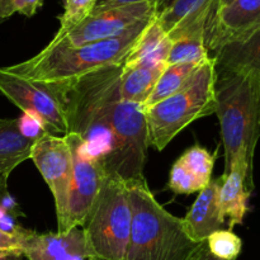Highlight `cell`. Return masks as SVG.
I'll return each mask as SVG.
<instances>
[{"instance_id": "14", "label": "cell", "mask_w": 260, "mask_h": 260, "mask_svg": "<svg viewBox=\"0 0 260 260\" xmlns=\"http://www.w3.org/2000/svg\"><path fill=\"white\" fill-rule=\"evenodd\" d=\"M222 183V175L198 193L194 203L183 218L188 235L196 243H203L215 231L221 230L225 221L221 218L217 205V194Z\"/></svg>"}, {"instance_id": "22", "label": "cell", "mask_w": 260, "mask_h": 260, "mask_svg": "<svg viewBox=\"0 0 260 260\" xmlns=\"http://www.w3.org/2000/svg\"><path fill=\"white\" fill-rule=\"evenodd\" d=\"M96 0H62L63 13L58 17L60 28L48 45L60 42L70 30L83 23L94 10Z\"/></svg>"}, {"instance_id": "30", "label": "cell", "mask_w": 260, "mask_h": 260, "mask_svg": "<svg viewBox=\"0 0 260 260\" xmlns=\"http://www.w3.org/2000/svg\"><path fill=\"white\" fill-rule=\"evenodd\" d=\"M8 179H9V175H0V202L4 200L5 196L9 194V192H8Z\"/></svg>"}, {"instance_id": "27", "label": "cell", "mask_w": 260, "mask_h": 260, "mask_svg": "<svg viewBox=\"0 0 260 260\" xmlns=\"http://www.w3.org/2000/svg\"><path fill=\"white\" fill-rule=\"evenodd\" d=\"M18 127H19L20 134L27 139L36 141L45 134V127L41 123L38 118L35 116H30L28 113H23V116L18 119Z\"/></svg>"}, {"instance_id": "26", "label": "cell", "mask_w": 260, "mask_h": 260, "mask_svg": "<svg viewBox=\"0 0 260 260\" xmlns=\"http://www.w3.org/2000/svg\"><path fill=\"white\" fill-rule=\"evenodd\" d=\"M42 5L43 0H0V22L10 18L14 13L30 18Z\"/></svg>"}, {"instance_id": "28", "label": "cell", "mask_w": 260, "mask_h": 260, "mask_svg": "<svg viewBox=\"0 0 260 260\" xmlns=\"http://www.w3.org/2000/svg\"><path fill=\"white\" fill-rule=\"evenodd\" d=\"M159 0H96L95 7L91 13L102 12V10L112 9V8L124 7V5H134V4H141V3H151V4H156Z\"/></svg>"}, {"instance_id": "6", "label": "cell", "mask_w": 260, "mask_h": 260, "mask_svg": "<svg viewBox=\"0 0 260 260\" xmlns=\"http://www.w3.org/2000/svg\"><path fill=\"white\" fill-rule=\"evenodd\" d=\"M68 86V81L29 80L0 68V93L22 109L23 113L40 119L45 131L55 136H65L69 132L66 113Z\"/></svg>"}, {"instance_id": "29", "label": "cell", "mask_w": 260, "mask_h": 260, "mask_svg": "<svg viewBox=\"0 0 260 260\" xmlns=\"http://www.w3.org/2000/svg\"><path fill=\"white\" fill-rule=\"evenodd\" d=\"M190 260H221V259L216 258L215 255H212V254L210 253V250H208L207 245H206V241H205V243H202V245L200 246V249L197 250V253L192 256V259Z\"/></svg>"}, {"instance_id": "11", "label": "cell", "mask_w": 260, "mask_h": 260, "mask_svg": "<svg viewBox=\"0 0 260 260\" xmlns=\"http://www.w3.org/2000/svg\"><path fill=\"white\" fill-rule=\"evenodd\" d=\"M217 0H159L154 18L170 41L189 35H205Z\"/></svg>"}, {"instance_id": "2", "label": "cell", "mask_w": 260, "mask_h": 260, "mask_svg": "<svg viewBox=\"0 0 260 260\" xmlns=\"http://www.w3.org/2000/svg\"><path fill=\"white\" fill-rule=\"evenodd\" d=\"M152 18L137 23L126 33L109 40L79 47H70L63 42L47 45L33 57L3 69L13 75L36 81L76 80L104 66L123 63Z\"/></svg>"}, {"instance_id": "10", "label": "cell", "mask_w": 260, "mask_h": 260, "mask_svg": "<svg viewBox=\"0 0 260 260\" xmlns=\"http://www.w3.org/2000/svg\"><path fill=\"white\" fill-rule=\"evenodd\" d=\"M260 30V0H233L211 17L206 47L215 55L226 46L244 43Z\"/></svg>"}, {"instance_id": "18", "label": "cell", "mask_w": 260, "mask_h": 260, "mask_svg": "<svg viewBox=\"0 0 260 260\" xmlns=\"http://www.w3.org/2000/svg\"><path fill=\"white\" fill-rule=\"evenodd\" d=\"M205 63V62H203ZM202 63H175L168 65L160 75L159 80L155 84L154 90L150 94L149 99L144 104L145 108L154 106L164 99L169 98L173 94L182 90L192 80L193 75Z\"/></svg>"}, {"instance_id": "9", "label": "cell", "mask_w": 260, "mask_h": 260, "mask_svg": "<svg viewBox=\"0 0 260 260\" xmlns=\"http://www.w3.org/2000/svg\"><path fill=\"white\" fill-rule=\"evenodd\" d=\"M154 13L155 4L151 3L124 5L91 13L83 23L70 30L60 42H63L70 47H79L88 43L118 37L137 23L154 17Z\"/></svg>"}, {"instance_id": "15", "label": "cell", "mask_w": 260, "mask_h": 260, "mask_svg": "<svg viewBox=\"0 0 260 260\" xmlns=\"http://www.w3.org/2000/svg\"><path fill=\"white\" fill-rule=\"evenodd\" d=\"M170 47H172L170 38L155 20V18H152L151 22L140 36L131 52L127 55L126 60L123 61V66L129 68L140 63L145 65L167 63Z\"/></svg>"}, {"instance_id": "21", "label": "cell", "mask_w": 260, "mask_h": 260, "mask_svg": "<svg viewBox=\"0 0 260 260\" xmlns=\"http://www.w3.org/2000/svg\"><path fill=\"white\" fill-rule=\"evenodd\" d=\"M217 151L218 149L212 155L206 147L196 144L179 157L188 170L194 175L202 189H205L212 180V172L217 157Z\"/></svg>"}, {"instance_id": "20", "label": "cell", "mask_w": 260, "mask_h": 260, "mask_svg": "<svg viewBox=\"0 0 260 260\" xmlns=\"http://www.w3.org/2000/svg\"><path fill=\"white\" fill-rule=\"evenodd\" d=\"M211 57L216 61L235 62L251 66L260 75V30L244 43L226 46Z\"/></svg>"}, {"instance_id": "5", "label": "cell", "mask_w": 260, "mask_h": 260, "mask_svg": "<svg viewBox=\"0 0 260 260\" xmlns=\"http://www.w3.org/2000/svg\"><path fill=\"white\" fill-rule=\"evenodd\" d=\"M132 225L128 184L107 174L81 226L95 260H123Z\"/></svg>"}, {"instance_id": "16", "label": "cell", "mask_w": 260, "mask_h": 260, "mask_svg": "<svg viewBox=\"0 0 260 260\" xmlns=\"http://www.w3.org/2000/svg\"><path fill=\"white\" fill-rule=\"evenodd\" d=\"M167 66V63L123 66L119 79V96L122 101L144 106Z\"/></svg>"}, {"instance_id": "12", "label": "cell", "mask_w": 260, "mask_h": 260, "mask_svg": "<svg viewBox=\"0 0 260 260\" xmlns=\"http://www.w3.org/2000/svg\"><path fill=\"white\" fill-rule=\"evenodd\" d=\"M23 256L28 260H95L81 228L46 234L25 229Z\"/></svg>"}, {"instance_id": "17", "label": "cell", "mask_w": 260, "mask_h": 260, "mask_svg": "<svg viewBox=\"0 0 260 260\" xmlns=\"http://www.w3.org/2000/svg\"><path fill=\"white\" fill-rule=\"evenodd\" d=\"M35 141L23 136L18 119H0V175L10 173L30 157Z\"/></svg>"}, {"instance_id": "19", "label": "cell", "mask_w": 260, "mask_h": 260, "mask_svg": "<svg viewBox=\"0 0 260 260\" xmlns=\"http://www.w3.org/2000/svg\"><path fill=\"white\" fill-rule=\"evenodd\" d=\"M205 35H189L172 41L167 65L175 63H203L210 58Z\"/></svg>"}, {"instance_id": "32", "label": "cell", "mask_w": 260, "mask_h": 260, "mask_svg": "<svg viewBox=\"0 0 260 260\" xmlns=\"http://www.w3.org/2000/svg\"><path fill=\"white\" fill-rule=\"evenodd\" d=\"M79 260H84V259H79Z\"/></svg>"}, {"instance_id": "23", "label": "cell", "mask_w": 260, "mask_h": 260, "mask_svg": "<svg viewBox=\"0 0 260 260\" xmlns=\"http://www.w3.org/2000/svg\"><path fill=\"white\" fill-rule=\"evenodd\" d=\"M206 245L212 255L221 260H236L243 249L241 239L233 230H217L206 239Z\"/></svg>"}, {"instance_id": "25", "label": "cell", "mask_w": 260, "mask_h": 260, "mask_svg": "<svg viewBox=\"0 0 260 260\" xmlns=\"http://www.w3.org/2000/svg\"><path fill=\"white\" fill-rule=\"evenodd\" d=\"M25 229L19 226L17 231L9 233L0 229V260L23 256V235Z\"/></svg>"}, {"instance_id": "24", "label": "cell", "mask_w": 260, "mask_h": 260, "mask_svg": "<svg viewBox=\"0 0 260 260\" xmlns=\"http://www.w3.org/2000/svg\"><path fill=\"white\" fill-rule=\"evenodd\" d=\"M167 187L175 194H193L202 190V187L197 182L194 175L188 170L180 159H178L170 169Z\"/></svg>"}, {"instance_id": "4", "label": "cell", "mask_w": 260, "mask_h": 260, "mask_svg": "<svg viewBox=\"0 0 260 260\" xmlns=\"http://www.w3.org/2000/svg\"><path fill=\"white\" fill-rule=\"evenodd\" d=\"M215 84L216 61L210 57L182 90L145 108L149 146L162 151L185 127L215 113Z\"/></svg>"}, {"instance_id": "1", "label": "cell", "mask_w": 260, "mask_h": 260, "mask_svg": "<svg viewBox=\"0 0 260 260\" xmlns=\"http://www.w3.org/2000/svg\"><path fill=\"white\" fill-rule=\"evenodd\" d=\"M215 93L225 150L223 174L238 159L245 160L253 173L260 139V75L251 66L216 61Z\"/></svg>"}, {"instance_id": "7", "label": "cell", "mask_w": 260, "mask_h": 260, "mask_svg": "<svg viewBox=\"0 0 260 260\" xmlns=\"http://www.w3.org/2000/svg\"><path fill=\"white\" fill-rule=\"evenodd\" d=\"M29 159L52 192L57 233H66L69 231L68 206L73 180V155L68 137L45 132L33 144Z\"/></svg>"}, {"instance_id": "31", "label": "cell", "mask_w": 260, "mask_h": 260, "mask_svg": "<svg viewBox=\"0 0 260 260\" xmlns=\"http://www.w3.org/2000/svg\"><path fill=\"white\" fill-rule=\"evenodd\" d=\"M231 2H233V0H217V7H216V12H217L218 9H221V8H223V7H226V5L230 4ZM215 13H213V14H215Z\"/></svg>"}, {"instance_id": "8", "label": "cell", "mask_w": 260, "mask_h": 260, "mask_svg": "<svg viewBox=\"0 0 260 260\" xmlns=\"http://www.w3.org/2000/svg\"><path fill=\"white\" fill-rule=\"evenodd\" d=\"M73 155V180L68 206V230L81 228L103 185L107 172L102 160L88 156L81 149V139L65 135Z\"/></svg>"}, {"instance_id": "13", "label": "cell", "mask_w": 260, "mask_h": 260, "mask_svg": "<svg viewBox=\"0 0 260 260\" xmlns=\"http://www.w3.org/2000/svg\"><path fill=\"white\" fill-rule=\"evenodd\" d=\"M253 190V173L249 169L248 162L244 159L235 160L230 172L222 174V183L217 194L220 216L223 221L226 217L229 218L230 230L236 225H243L249 211L248 202Z\"/></svg>"}, {"instance_id": "3", "label": "cell", "mask_w": 260, "mask_h": 260, "mask_svg": "<svg viewBox=\"0 0 260 260\" xmlns=\"http://www.w3.org/2000/svg\"><path fill=\"white\" fill-rule=\"evenodd\" d=\"M128 189L132 225L123 260L192 259L202 243L188 235L183 218L157 202L146 179L132 183Z\"/></svg>"}]
</instances>
